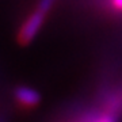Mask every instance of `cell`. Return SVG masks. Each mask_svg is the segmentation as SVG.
<instances>
[{
    "label": "cell",
    "instance_id": "1",
    "mask_svg": "<svg viewBox=\"0 0 122 122\" xmlns=\"http://www.w3.org/2000/svg\"><path fill=\"white\" fill-rule=\"evenodd\" d=\"M54 4V0H39L38 7L30 16L26 19V22L23 23L22 29L18 34V38L22 44H27L35 37V34L39 31L42 23H44L45 15L48 14V11L52 8V5Z\"/></svg>",
    "mask_w": 122,
    "mask_h": 122
},
{
    "label": "cell",
    "instance_id": "2",
    "mask_svg": "<svg viewBox=\"0 0 122 122\" xmlns=\"http://www.w3.org/2000/svg\"><path fill=\"white\" fill-rule=\"evenodd\" d=\"M15 96H16L18 102L20 105L26 106V107H33V106H35L38 103V100H39V96L37 94V91L31 90V88H27V87L18 88Z\"/></svg>",
    "mask_w": 122,
    "mask_h": 122
},
{
    "label": "cell",
    "instance_id": "3",
    "mask_svg": "<svg viewBox=\"0 0 122 122\" xmlns=\"http://www.w3.org/2000/svg\"><path fill=\"white\" fill-rule=\"evenodd\" d=\"M94 122H114L113 118L110 117V115H107V114H105V115H102V117L96 118Z\"/></svg>",
    "mask_w": 122,
    "mask_h": 122
},
{
    "label": "cell",
    "instance_id": "4",
    "mask_svg": "<svg viewBox=\"0 0 122 122\" xmlns=\"http://www.w3.org/2000/svg\"><path fill=\"white\" fill-rule=\"evenodd\" d=\"M111 4L115 10L118 11H122V0H111Z\"/></svg>",
    "mask_w": 122,
    "mask_h": 122
}]
</instances>
